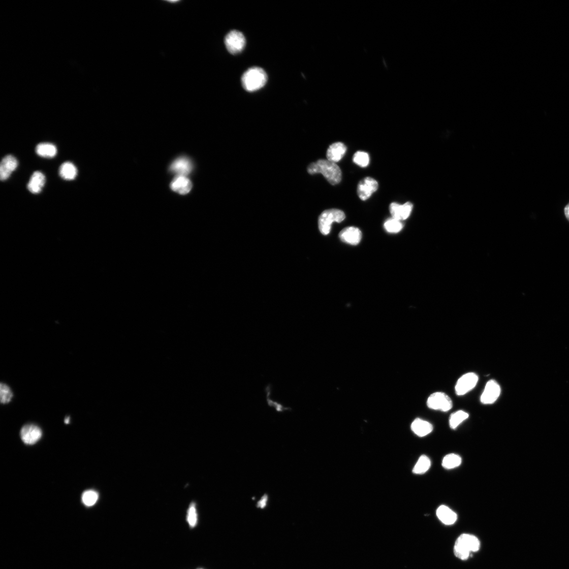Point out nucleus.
I'll return each mask as SVG.
<instances>
[{
	"label": "nucleus",
	"mask_w": 569,
	"mask_h": 569,
	"mask_svg": "<svg viewBox=\"0 0 569 569\" xmlns=\"http://www.w3.org/2000/svg\"><path fill=\"white\" fill-rule=\"evenodd\" d=\"M431 460L426 455H422L413 469V472L422 475L428 471L431 467Z\"/></svg>",
	"instance_id": "23"
},
{
	"label": "nucleus",
	"mask_w": 569,
	"mask_h": 569,
	"mask_svg": "<svg viewBox=\"0 0 569 569\" xmlns=\"http://www.w3.org/2000/svg\"><path fill=\"white\" fill-rule=\"evenodd\" d=\"M339 237L345 243L352 245H357L360 243L362 234L358 228L349 227L345 228L339 233Z\"/></svg>",
	"instance_id": "11"
},
{
	"label": "nucleus",
	"mask_w": 569,
	"mask_h": 569,
	"mask_svg": "<svg viewBox=\"0 0 569 569\" xmlns=\"http://www.w3.org/2000/svg\"><path fill=\"white\" fill-rule=\"evenodd\" d=\"M38 155L45 158H53L56 154L57 149L54 145L50 143H41L36 148Z\"/></svg>",
	"instance_id": "21"
},
{
	"label": "nucleus",
	"mask_w": 569,
	"mask_h": 569,
	"mask_svg": "<svg viewBox=\"0 0 569 569\" xmlns=\"http://www.w3.org/2000/svg\"><path fill=\"white\" fill-rule=\"evenodd\" d=\"M266 499H267V498H265V497L261 500V501L259 502V504H258L259 507H261V508H264V507H265L266 506Z\"/></svg>",
	"instance_id": "31"
},
{
	"label": "nucleus",
	"mask_w": 569,
	"mask_h": 569,
	"mask_svg": "<svg viewBox=\"0 0 569 569\" xmlns=\"http://www.w3.org/2000/svg\"><path fill=\"white\" fill-rule=\"evenodd\" d=\"M411 429L418 436L424 437L432 432L433 426L429 422L418 418L412 423Z\"/></svg>",
	"instance_id": "17"
},
{
	"label": "nucleus",
	"mask_w": 569,
	"mask_h": 569,
	"mask_svg": "<svg viewBox=\"0 0 569 569\" xmlns=\"http://www.w3.org/2000/svg\"><path fill=\"white\" fill-rule=\"evenodd\" d=\"M45 182L46 177L45 175L37 171L33 174L29 182L27 185V187L31 193L34 194H39L45 186Z\"/></svg>",
	"instance_id": "18"
},
{
	"label": "nucleus",
	"mask_w": 569,
	"mask_h": 569,
	"mask_svg": "<svg viewBox=\"0 0 569 569\" xmlns=\"http://www.w3.org/2000/svg\"><path fill=\"white\" fill-rule=\"evenodd\" d=\"M564 213L566 218L569 221V203L565 206L564 208Z\"/></svg>",
	"instance_id": "32"
},
{
	"label": "nucleus",
	"mask_w": 569,
	"mask_h": 569,
	"mask_svg": "<svg viewBox=\"0 0 569 569\" xmlns=\"http://www.w3.org/2000/svg\"><path fill=\"white\" fill-rule=\"evenodd\" d=\"M98 493L94 490L85 491L82 496V500L85 506L92 507L97 502Z\"/></svg>",
	"instance_id": "27"
},
{
	"label": "nucleus",
	"mask_w": 569,
	"mask_h": 569,
	"mask_svg": "<svg viewBox=\"0 0 569 569\" xmlns=\"http://www.w3.org/2000/svg\"><path fill=\"white\" fill-rule=\"evenodd\" d=\"M427 405L434 410L444 412L450 410L453 407L451 398L444 392H435L432 394L427 400Z\"/></svg>",
	"instance_id": "5"
},
{
	"label": "nucleus",
	"mask_w": 569,
	"mask_h": 569,
	"mask_svg": "<svg viewBox=\"0 0 569 569\" xmlns=\"http://www.w3.org/2000/svg\"><path fill=\"white\" fill-rule=\"evenodd\" d=\"M469 417L468 413L460 410L455 412L452 414L449 419V424L450 428L452 429H455L458 428L463 422L467 419Z\"/></svg>",
	"instance_id": "22"
},
{
	"label": "nucleus",
	"mask_w": 569,
	"mask_h": 569,
	"mask_svg": "<svg viewBox=\"0 0 569 569\" xmlns=\"http://www.w3.org/2000/svg\"><path fill=\"white\" fill-rule=\"evenodd\" d=\"M436 516L441 522L449 525L454 524L457 520V515L446 505H440L437 509Z\"/></svg>",
	"instance_id": "19"
},
{
	"label": "nucleus",
	"mask_w": 569,
	"mask_h": 569,
	"mask_svg": "<svg viewBox=\"0 0 569 569\" xmlns=\"http://www.w3.org/2000/svg\"><path fill=\"white\" fill-rule=\"evenodd\" d=\"M353 161L355 164L361 167L365 168L369 164V156L367 152L359 151L354 154Z\"/></svg>",
	"instance_id": "28"
},
{
	"label": "nucleus",
	"mask_w": 569,
	"mask_h": 569,
	"mask_svg": "<svg viewBox=\"0 0 569 569\" xmlns=\"http://www.w3.org/2000/svg\"><path fill=\"white\" fill-rule=\"evenodd\" d=\"M501 393V387L495 380H491L486 384L485 389L481 396L480 401L485 405L494 403Z\"/></svg>",
	"instance_id": "8"
},
{
	"label": "nucleus",
	"mask_w": 569,
	"mask_h": 569,
	"mask_svg": "<svg viewBox=\"0 0 569 569\" xmlns=\"http://www.w3.org/2000/svg\"><path fill=\"white\" fill-rule=\"evenodd\" d=\"M198 569H203V568H198Z\"/></svg>",
	"instance_id": "34"
},
{
	"label": "nucleus",
	"mask_w": 569,
	"mask_h": 569,
	"mask_svg": "<svg viewBox=\"0 0 569 569\" xmlns=\"http://www.w3.org/2000/svg\"><path fill=\"white\" fill-rule=\"evenodd\" d=\"M414 205L407 202L403 205L392 203L390 205L389 209L392 218L401 221L408 218L412 212Z\"/></svg>",
	"instance_id": "12"
},
{
	"label": "nucleus",
	"mask_w": 569,
	"mask_h": 569,
	"mask_svg": "<svg viewBox=\"0 0 569 569\" xmlns=\"http://www.w3.org/2000/svg\"><path fill=\"white\" fill-rule=\"evenodd\" d=\"M18 165L17 160L12 155H7L3 159L0 165V179L2 181L8 179L12 173Z\"/></svg>",
	"instance_id": "13"
},
{
	"label": "nucleus",
	"mask_w": 569,
	"mask_h": 569,
	"mask_svg": "<svg viewBox=\"0 0 569 569\" xmlns=\"http://www.w3.org/2000/svg\"><path fill=\"white\" fill-rule=\"evenodd\" d=\"M193 169V164L191 161L186 157H180L174 161L170 166V170L178 176H186L189 175Z\"/></svg>",
	"instance_id": "14"
},
{
	"label": "nucleus",
	"mask_w": 569,
	"mask_h": 569,
	"mask_svg": "<svg viewBox=\"0 0 569 569\" xmlns=\"http://www.w3.org/2000/svg\"><path fill=\"white\" fill-rule=\"evenodd\" d=\"M480 547V542L475 535L463 534L455 542L454 552L457 558L462 560H467L472 552L478 551Z\"/></svg>",
	"instance_id": "2"
},
{
	"label": "nucleus",
	"mask_w": 569,
	"mask_h": 569,
	"mask_svg": "<svg viewBox=\"0 0 569 569\" xmlns=\"http://www.w3.org/2000/svg\"><path fill=\"white\" fill-rule=\"evenodd\" d=\"M21 438L27 445H34L41 439L42 432L39 426L35 424H26L21 430Z\"/></svg>",
	"instance_id": "10"
},
{
	"label": "nucleus",
	"mask_w": 569,
	"mask_h": 569,
	"mask_svg": "<svg viewBox=\"0 0 569 569\" xmlns=\"http://www.w3.org/2000/svg\"><path fill=\"white\" fill-rule=\"evenodd\" d=\"M170 188L179 194L186 195L191 191L192 183L187 177L177 176L171 183Z\"/></svg>",
	"instance_id": "16"
},
{
	"label": "nucleus",
	"mask_w": 569,
	"mask_h": 569,
	"mask_svg": "<svg viewBox=\"0 0 569 569\" xmlns=\"http://www.w3.org/2000/svg\"><path fill=\"white\" fill-rule=\"evenodd\" d=\"M384 229L390 233H397L402 231L403 225L400 220L393 218L387 219L384 224Z\"/></svg>",
	"instance_id": "26"
},
{
	"label": "nucleus",
	"mask_w": 569,
	"mask_h": 569,
	"mask_svg": "<svg viewBox=\"0 0 569 569\" xmlns=\"http://www.w3.org/2000/svg\"><path fill=\"white\" fill-rule=\"evenodd\" d=\"M267 80L265 71L259 67L249 69L241 78V83L245 90L248 92L257 91L263 88Z\"/></svg>",
	"instance_id": "3"
},
{
	"label": "nucleus",
	"mask_w": 569,
	"mask_h": 569,
	"mask_svg": "<svg viewBox=\"0 0 569 569\" xmlns=\"http://www.w3.org/2000/svg\"><path fill=\"white\" fill-rule=\"evenodd\" d=\"M345 218V213L342 210L330 209L324 211L319 218L320 232L324 235H328L331 232L332 223H341Z\"/></svg>",
	"instance_id": "4"
},
{
	"label": "nucleus",
	"mask_w": 569,
	"mask_h": 569,
	"mask_svg": "<svg viewBox=\"0 0 569 569\" xmlns=\"http://www.w3.org/2000/svg\"><path fill=\"white\" fill-rule=\"evenodd\" d=\"M378 188V183L375 179L369 177H365L358 184V196L362 201H366Z\"/></svg>",
	"instance_id": "9"
},
{
	"label": "nucleus",
	"mask_w": 569,
	"mask_h": 569,
	"mask_svg": "<svg viewBox=\"0 0 569 569\" xmlns=\"http://www.w3.org/2000/svg\"><path fill=\"white\" fill-rule=\"evenodd\" d=\"M225 44L228 51L231 54H236L243 50L246 44V39L241 33L233 30L226 36Z\"/></svg>",
	"instance_id": "6"
},
{
	"label": "nucleus",
	"mask_w": 569,
	"mask_h": 569,
	"mask_svg": "<svg viewBox=\"0 0 569 569\" xmlns=\"http://www.w3.org/2000/svg\"><path fill=\"white\" fill-rule=\"evenodd\" d=\"M478 381V375L475 373L469 372L463 375L457 382L455 393L458 396L465 395L475 389Z\"/></svg>",
	"instance_id": "7"
},
{
	"label": "nucleus",
	"mask_w": 569,
	"mask_h": 569,
	"mask_svg": "<svg viewBox=\"0 0 569 569\" xmlns=\"http://www.w3.org/2000/svg\"><path fill=\"white\" fill-rule=\"evenodd\" d=\"M59 174L62 178L66 180L75 179L77 175L76 167L70 162L64 163L60 167Z\"/></svg>",
	"instance_id": "20"
},
{
	"label": "nucleus",
	"mask_w": 569,
	"mask_h": 569,
	"mask_svg": "<svg viewBox=\"0 0 569 569\" xmlns=\"http://www.w3.org/2000/svg\"><path fill=\"white\" fill-rule=\"evenodd\" d=\"M462 459L459 455L451 453L446 455L442 461V466L447 469H452L459 466Z\"/></svg>",
	"instance_id": "24"
},
{
	"label": "nucleus",
	"mask_w": 569,
	"mask_h": 569,
	"mask_svg": "<svg viewBox=\"0 0 569 569\" xmlns=\"http://www.w3.org/2000/svg\"><path fill=\"white\" fill-rule=\"evenodd\" d=\"M346 151L347 147L342 142H335L327 150V160L336 163L343 158Z\"/></svg>",
	"instance_id": "15"
},
{
	"label": "nucleus",
	"mask_w": 569,
	"mask_h": 569,
	"mask_svg": "<svg viewBox=\"0 0 569 569\" xmlns=\"http://www.w3.org/2000/svg\"><path fill=\"white\" fill-rule=\"evenodd\" d=\"M65 423H66V424H69V422H70V418H69V417H68V418H66V419H65Z\"/></svg>",
	"instance_id": "33"
},
{
	"label": "nucleus",
	"mask_w": 569,
	"mask_h": 569,
	"mask_svg": "<svg viewBox=\"0 0 569 569\" xmlns=\"http://www.w3.org/2000/svg\"><path fill=\"white\" fill-rule=\"evenodd\" d=\"M310 175L322 174L332 185L339 183L342 177L341 171L336 163L327 160H320L311 163L307 167Z\"/></svg>",
	"instance_id": "1"
},
{
	"label": "nucleus",
	"mask_w": 569,
	"mask_h": 569,
	"mask_svg": "<svg viewBox=\"0 0 569 569\" xmlns=\"http://www.w3.org/2000/svg\"><path fill=\"white\" fill-rule=\"evenodd\" d=\"M13 397V393L10 388L4 383L0 386V400L3 404L9 403Z\"/></svg>",
	"instance_id": "29"
},
{
	"label": "nucleus",
	"mask_w": 569,
	"mask_h": 569,
	"mask_svg": "<svg viewBox=\"0 0 569 569\" xmlns=\"http://www.w3.org/2000/svg\"><path fill=\"white\" fill-rule=\"evenodd\" d=\"M272 389V386L270 385V384H268V385L265 388V392H266V401L268 405L270 407L274 408L275 410L278 412H283L286 410H291V408L284 407L281 404L278 403V402L274 401L272 399L271 397H270V396H271Z\"/></svg>",
	"instance_id": "25"
},
{
	"label": "nucleus",
	"mask_w": 569,
	"mask_h": 569,
	"mask_svg": "<svg viewBox=\"0 0 569 569\" xmlns=\"http://www.w3.org/2000/svg\"><path fill=\"white\" fill-rule=\"evenodd\" d=\"M187 521L192 528L195 527L197 523V514L195 503H192L188 510Z\"/></svg>",
	"instance_id": "30"
}]
</instances>
